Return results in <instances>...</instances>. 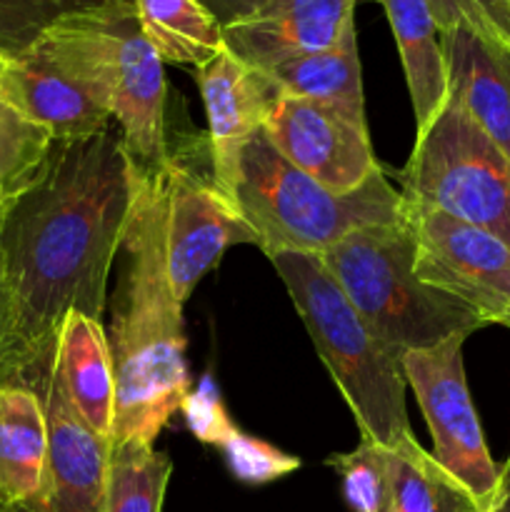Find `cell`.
<instances>
[{
    "instance_id": "obj_14",
    "label": "cell",
    "mask_w": 510,
    "mask_h": 512,
    "mask_svg": "<svg viewBox=\"0 0 510 512\" xmlns=\"http://www.w3.org/2000/svg\"><path fill=\"white\" fill-rule=\"evenodd\" d=\"M0 100L48 130L53 140L88 138L113 123L108 110L35 43L18 53H0Z\"/></svg>"
},
{
    "instance_id": "obj_24",
    "label": "cell",
    "mask_w": 510,
    "mask_h": 512,
    "mask_svg": "<svg viewBox=\"0 0 510 512\" xmlns=\"http://www.w3.org/2000/svg\"><path fill=\"white\" fill-rule=\"evenodd\" d=\"M53 135L0 100V208L35 183L48 163Z\"/></svg>"
},
{
    "instance_id": "obj_4",
    "label": "cell",
    "mask_w": 510,
    "mask_h": 512,
    "mask_svg": "<svg viewBox=\"0 0 510 512\" xmlns=\"http://www.w3.org/2000/svg\"><path fill=\"white\" fill-rule=\"evenodd\" d=\"M270 263L283 278L363 438L383 448H395L400 440L410 438L403 360L375 338L318 255L275 253Z\"/></svg>"
},
{
    "instance_id": "obj_25",
    "label": "cell",
    "mask_w": 510,
    "mask_h": 512,
    "mask_svg": "<svg viewBox=\"0 0 510 512\" xmlns=\"http://www.w3.org/2000/svg\"><path fill=\"white\" fill-rule=\"evenodd\" d=\"M343 480V498L353 512H380L388 490V448L363 438L350 453H335L325 460Z\"/></svg>"
},
{
    "instance_id": "obj_11",
    "label": "cell",
    "mask_w": 510,
    "mask_h": 512,
    "mask_svg": "<svg viewBox=\"0 0 510 512\" xmlns=\"http://www.w3.org/2000/svg\"><path fill=\"white\" fill-rule=\"evenodd\" d=\"M263 133L288 163L335 193H350L380 173L365 113L280 95Z\"/></svg>"
},
{
    "instance_id": "obj_34",
    "label": "cell",
    "mask_w": 510,
    "mask_h": 512,
    "mask_svg": "<svg viewBox=\"0 0 510 512\" xmlns=\"http://www.w3.org/2000/svg\"><path fill=\"white\" fill-rule=\"evenodd\" d=\"M3 512H5V508H3Z\"/></svg>"
},
{
    "instance_id": "obj_3",
    "label": "cell",
    "mask_w": 510,
    "mask_h": 512,
    "mask_svg": "<svg viewBox=\"0 0 510 512\" xmlns=\"http://www.w3.org/2000/svg\"><path fill=\"white\" fill-rule=\"evenodd\" d=\"M35 45L115 118L135 165L150 173L168 168V83L135 3L108 0L70 15Z\"/></svg>"
},
{
    "instance_id": "obj_21",
    "label": "cell",
    "mask_w": 510,
    "mask_h": 512,
    "mask_svg": "<svg viewBox=\"0 0 510 512\" xmlns=\"http://www.w3.org/2000/svg\"><path fill=\"white\" fill-rule=\"evenodd\" d=\"M380 512H480L468 490L410 435L388 448V490Z\"/></svg>"
},
{
    "instance_id": "obj_27",
    "label": "cell",
    "mask_w": 510,
    "mask_h": 512,
    "mask_svg": "<svg viewBox=\"0 0 510 512\" xmlns=\"http://www.w3.org/2000/svg\"><path fill=\"white\" fill-rule=\"evenodd\" d=\"M220 453H223L225 465L233 473V478L245 485L273 483V480L285 478L300 468V460L295 455L283 453L275 445L243 433L240 428H235L228 435V440L220 445Z\"/></svg>"
},
{
    "instance_id": "obj_29",
    "label": "cell",
    "mask_w": 510,
    "mask_h": 512,
    "mask_svg": "<svg viewBox=\"0 0 510 512\" xmlns=\"http://www.w3.org/2000/svg\"><path fill=\"white\" fill-rule=\"evenodd\" d=\"M430 8H433L435 20H438L440 30L450 33L455 25L468 23L470 28L478 30L483 38L495 40L493 28L488 23V8L493 0H428ZM498 43V40H495Z\"/></svg>"
},
{
    "instance_id": "obj_8",
    "label": "cell",
    "mask_w": 510,
    "mask_h": 512,
    "mask_svg": "<svg viewBox=\"0 0 510 512\" xmlns=\"http://www.w3.org/2000/svg\"><path fill=\"white\" fill-rule=\"evenodd\" d=\"M470 335H450L433 348L410 350L403 373L433 435V458L470 493L480 512L500 503V468L490 458L480 418L465 380L463 345Z\"/></svg>"
},
{
    "instance_id": "obj_28",
    "label": "cell",
    "mask_w": 510,
    "mask_h": 512,
    "mask_svg": "<svg viewBox=\"0 0 510 512\" xmlns=\"http://www.w3.org/2000/svg\"><path fill=\"white\" fill-rule=\"evenodd\" d=\"M180 413H183L185 425L195 435V440H200L203 445L220 448L228 440V435L238 428L230 420L223 398H220L218 385H215V380L210 375H203L198 388L185 395L183 405H180Z\"/></svg>"
},
{
    "instance_id": "obj_9",
    "label": "cell",
    "mask_w": 510,
    "mask_h": 512,
    "mask_svg": "<svg viewBox=\"0 0 510 512\" xmlns=\"http://www.w3.org/2000/svg\"><path fill=\"white\" fill-rule=\"evenodd\" d=\"M415 238V275L453 295L485 325L510 330V245L498 235L403 198Z\"/></svg>"
},
{
    "instance_id": "obj_32",
    "label": "cell",
    "mask_w": 510,
    "mask_h": 512,
    "mask_svg": "<svg viewBox=\"0 0 510 512\" xmlns=\"http://www.w3.org/2000/svg\"><path fill=\"white\" fill-rule=\"evenodd\" d=\"M488 23L495 40L510 53V0H493L488 8Z\"/></svg>"
},
{
    "instance_id": "obj_5",
    "label": "cell",
    "mask_w": 510,
    "mask_h": 512,
    "mask_svg": "<svg viewBox=\"0 0 510 512\" xmlns=\"http://www.w3.org/2000/svg\"><path fill=\"white\" fill-rule=\"evenodd\" d=\"M233 200L268 258L320 255L355 230L403 220V195L383 170L350 193H335L288 163L263 128L240 153Z\"/></svg>"
},
{
    "instance_id": "obj_33",
    "label": "cell",
    "mask_w": 510,
    "mask_h": 512,
    "mask_svg": "<svg viewBox=\"0 0 510 512\" xmlns=\"http://www.w3.org/2000/svg\"><path fill=\"white\" fill-rule=\"evenodd\" d=\"M495 512H510V455L500 468V503Z\"/></svg>"
},
{
    "instance_id": "obj_30",
    "label": "cell",
    "mask_w": 510,
    "mask_h": 512,
    "mask_svg": "<svg viewBox=\"0 0 510 512\" xmlns=\"http://www.w3.org/2000/svg\"><path fill=\"white\" fill-rule=\"evenodd\" d=\"M200 3L218 20L220 28H228V25H235L240 20L250 18L253 13H258L268 0H200Z\"/></svg>"
},
{
    "instance_id": "obj_20",
    "label": "cell",
    "mask_w": 510,
    "mask_h": 512,
    "mask_svg": "<svg viewBox=\"0 0 510 512\" xmlns=\"http://www.w3.org/2000/svg\"><path fill=\"white\" fill-rule=\"evenodd\" d=\"M265 73L273 78V83L278 85L283 95L318 100V103L348 108L353 113H365L355 23L345 30L343 38L333 48L298 55V58L273 65Z\"/></svg>"
},
{
    "instance_id": "obj_22",
    "label": "cell",
    "mask_w": 510,
    "mask_h": 512,
    "mask_svg": "<svg viewBox=\"0 0 510 512\" xmlns=\"http://www.w3.org/2000/svg\"><path fill=\"white\" fill-rule=\"evenodd\" d=\"M135 10L163 63L200 68L225 48L223 28L200 0H135Z\"/></svg>"
},
{
    "instance_id": "obj_17",
    "label": "cell",
    "mask_w": 510,
    "mask_h": 512,
    "mask_svg": "<svg viewBox=\"0 0 510 512\" xmlns=\"http://www.w3.org/2000/svg\"><path fill=\"white\" fill-rule=\"evenodd\" d=\"M53 365L75 413L100 438L113 440L115 373L103 325L70 313L60 325Z\"/></svg>"
},
{
    "instance_id": "obj_26",
    "label": "cell",
    "mask_w": 510,
    "mask_h": 512,
    "mask_svg": "<svg viewBox=\"0 0 510 512\" xmlns=\"http://www.w3.org/2000/svg\"><path fill=\"white\" fill-rule=\"evenodd\" d=\"M103 3L108 0H0V53L30 48L55 23Z\"/></svg>"
},
{
    "instance_id": "obj_19",
    "label": "cell",
    "mask_w": 510,
    "mask_h": 512,
    "mask_svg": "<svg viewBox=\"0 0 510 512\" xmlns=\"http://www.w3.org/2000/svg\"><path fill=\"white\" fill-rule=\"evenodd\" d=\"M388 15L403 60L415 113V135L423 133L448 100V60L443 30L428 0H375Z\"/></svg>"
},
{
    "instance_id": "obj_13",
    "label": "cell",
    "mask_w": 510,
    "mask_h": 512,
    "mask_svg": "<svg viewBox=\"0 0 510 512\" xmlns=\"http://www.w3.org/2000/svg\"><path fill=\"white\" fill-rule=\"evenodd\" d=\"M195 78L208 115L205 138L210 173L215 185L233 200L240 153L245 143L263 128L265 118L283 93L265 70L248 65L228 48L195 68Z\"/></svg>"
},
{
    "instance_id": "obj_16",
    "label": "cell",
    "mask_w": 510,
    "mask_h": 512,
    "mask_svg": "<svg viewBox=\"0 0 510 512\" xmlns=\"http://www.w3.org/2000/svg\"><path fill=\"white\" fill-rule=\"evenodd\" d=\"M448 60V98L510 155V53L468 23L443 35Z\"/></svg>"
},
{
    "instance_id": "obj_10",
    "label": "cell",
    "mask_w": 510,
    "mask_h": 512,
    "mask_svg": "<svg viewBox=\"0 0 510 512\" xmlns=\"http://www.w3.org/2000/svg\"><path fill=\"white\" fill-rule=\"evenodd\" d=\"M168 220L165 253L173 293L180 303L188 300L198 280L220 263L233 245H258V235L245 223L238 205L215 185L213 175H203L170 150L165 168Z\"/></svg>"
},
{
    "instance_id": "obj_6",
    "label": "cell",
    "mask_w": 510,
    "mask_h": 512,
    "mask_svg": "<svg viewBox=\"0 0 510 512\" xmlns=\"http://www.w3.org/2000/svg\"><path fill=\"white\" fill-rule=\"evenodd\" d=\"M318 258L395 358L485 328L475 310L415 275V238L405 215L355 230Z\"/></svg>"
},
{
    "instance_id": "obj_18",
    "label": "cell",
    "mask_w": 510,
    "mask_h": 512,
    "mask_svg": "<svg viewBox=\"0 0 510 512\" xmlns=\"http://www.w3.org/2000/svg\"><path fill=\"white\" fill-rule=\"evenodd\" d=\"M48 458V420L40 395L28 385H0V508L38 498Z\"/></svg>"
},
{
    "instance_id": "obj_7",
    "label": "cell",
    "mask_w": 510,
    "mask_h": 512,
    "mask_svg": "<svg viewBox=\"0 0 510 512\" xmlns=\"http://www.w3.org/2000/svg\"><path fill=\"white\" fill-rule=\"evenodd\" d=\"M398 180L405 200L488 230L510 245V155L458 100H445L433 123L415 135Z\"/></svg>"
},
{
    "instance_id": "obj_2",
    "label": "cell",
    "mask_w": 510,
    "mask_h": 512,
    "mask_svg": "<svg viewBox=\"0 0 510 512\" xmlns=\"http://www.w3.org/2000/svg\"><path fill=\"white\" fill-rule=\"evenodd\" d=\"M133 203L125 225L123 278L115 300L110 355L115 373L113 440L153 443L190 393L183 303L175 298L165 253V170L130 160Z\"/></svg>"
},
{
    "instance_id": "obj_23",
    "label": "cell",
    "mask_w": 510,
    "mask_h": 512,
    "mask_svg": "<svg viewBox=\"0 0 510 512\" xmlns=\"http://www.w3.org/2000/svg\"><path fill=\"white\" fill-rule=\"evenodd\" d=\"M173 460L148 440H113L105 473L103 512H160Z\"/></svg>"
},
{
    "instance_id": "obj_1",
    "label": "cell",
    "mask_w": 510,
    "mask_h": 512,
    "mask_svg": "<svg viewBox=\"0 0 510 512\" xmlns=\"http://www.w3.org/2000/svg\"><path fill=\"white\" fill-rule=\"evenodd\" d=\"M130 203L128 150L108 125L88 138L55 140L40 178L0 208L13 295V340L0 385L53 360L70 313L100 323Z\"/></svg>"
},
{
    "instance_id": "obj_12",
    "label": "cell",
    "mask_w": 510,
    "mask_h": 512,
    "mask_svg": "<svg viewBox=\"0 0 510 512\" xmlns=\"http://www.w3.org/2000/svg\"><path fill=\"white\" fill-rule=\"evenodd\" d=\"M15 383L33 388L43 400L48 458L38 498L5 512H103L105 473L113 440L100 438L75 413L55 375L53 360L28 370Z\"/></svg>"
},
{
    "instance_id": "obj_31",
    "label": "cell",
    "mask_w": 510,
    "mask_h": 512,
    "mask_svg": "<svg viewBox=\"0 0 510 512\" xmlns=\"http://www.w3.org/2000/svg\"><path fill=\"white\" fill-rule=\"evenodd\" d=\"M10 340H13V295H10L3 250H0V375H3L5 358H8Z\"/></svg>"
},
{
    "instance_id": "obj_15",
    "label": "cell",
    "mask_w": 510,
    "mask_h": 512,
    "mask_svg": "<svg viewBox=\"0 0 510 512\" xmlns=\"http://www.w3.org/2000/svg\"><path fill=\"white\" fill-rule=\"evenodd\" d=\"M358 0H268L258 13L223 28L225 48L268 70L298 55L333 48L355 23Z\"/></svg>"
}]
</instances>
